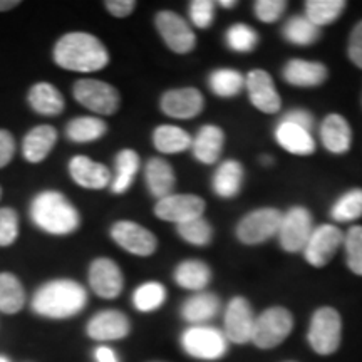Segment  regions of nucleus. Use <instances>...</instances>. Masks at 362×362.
<instances>
[{
  "instance_id": "obj_1",
  "label": "nucleus",
  "mask_w": 362,
  "mask_h": 362,
  "mask_svg": "<svg viewBox=\"0 0 362 362\" xmlns=\"http://www.w3.org/2000/svg\"><path fill=\"white\" fill-rule=\"evenodd\" d=\"M110 51L98 35L86 30L62 34L52 47V61L64 71L93 74L110 66Z\"/></svg>"
},
{
  "instance_id": "obj_2",
  "label": "nucleus",
  "mask_w": 362,
  "mask_h": 362,
  "mask_svg": "<svg viewBox=\"0 0 362 362\" xmlns=\"http://www.w3.org/2000/svg\"><path fill=\"white\" fill-rule=\"evenodd\" d=\"M35 228L52 237H69L81 228V214L69 198L57 189L35 193L29 206Z\"/></svg>"
},
{
  "instance_id": "obj_3",
  "label": "nucleus",
  "mask_w": 362,
  "mask_h": 362,
  "mask_svg": "<svg viewBox=\"0 0 362 362\" xmlns=\"http://www.w3.org/2000/svg\"><path fill=\"white\" fill-rule=\"evenodd\" d=\"M34 314L45 319H71L88 305V291L72 279H52L34 292Z\"/></svg>"
},
{
  "instance_id": "obj_4",
  "label": "nucleus",
  "mask_w": 362,
  "mask_h": 362,
  "mask_svg": "<svg viewBox=\"0 0 362 362\" xmlns=\"http://www.w3.org/2000/svg\"><path fill=\"white\" fill-rule=\"evenodd\" d=\"M72 96L81 106L98 117L112 116L121 107V94L106 81L83 78L72 84Z\"/></svg>"
},
{
  "instance_id": "obj_5",
  "label": "nucleus",
  "mask_w": 362,
  "mask_h": 362,
  "mask_svg": "<svg viewBox=\"0 0 362 362\" xmlns=\"http://www.w3.org/2000/svg\"><path fill=\"white\" fill-rule=\"evenodd\" d=\"M307 339L317 354H334L341 346L342 339V320L339 312L332 307H320L319 310H315Z\"/></svg>"
},
{
  "instance_id": "obj_6",
  "label": "nucleus",
  "mask_w": 362,
  "mask_h": 362,
  "mask_svg": "<svg viewBox=\"0 0 362 362\" xmlns=\"http://www.w3.org/2000/svg\"><path fill=\"white\" fill-rule=\"evenodd\" d=\"M223 332L206 325H193L181 334V347L188 356L202 361L221 359L228 351Z\"/></svg>"
},
{
  "instance_id": "obj_7",
  "label": "nucleus",
  "mask_w": 362,
  "mask_h": 362,
  "mask_svg": "<svg viewBox=\"0 0 362 362\" xmlns=\"http://www.w3.org/2000/svg\"><path fill=\"white\" fill-rule=\"evenodd\" d=\"M293 317L284 307H270L255 319L252 342L260 349H274L291 336Z\"/></svg>"
},
{
  "instance_id": "obj_8",
  "label": "nucleus",
  "mask_w": 362,
  "mask_h": 362,
  "mask_svg": "<svg viewBox=\"0 0 362 362\" xmlns=\"http://www.w3.org/2000/svg\"><path fill=\"white\" fill-rule=\"evenodd\" d=\"M282 216L277 208H259L238 221L237 238L245 245L264 243L279 233Z\"/></svg>"
},
{
  "instance_id": "obj_9",
  "label": "nucleus",
  "mask_w": 362,
  "mask_h": 362,
  "mask_svg": "<svg viewBox=\"0 0 362 362\" xmlns=\"http://www.w3.org/2000/svg\"><path fill=\"white\" fill-rule=\"evenodd\" d=\"M112 242L136 257H149L156 252L158 238L146 226L133 220H117L111 225Z\"/></svg>"
},
{
  "instance_id": "obj_10",
  "label": "nucleus",
  "mask_w": 362,
  "mask_h": 362,
  "mask_svg": "<svg viewBox=\"0 0 362 362\" xmlns=\"http://www.w3.org/2000/svg\"><path fill=\"white\" fill-rule=\"evenodd\" d=\"M206 203L193 193H171L161 198L155 205V215L163 221L181 225L187 221L202 218Z\"/></svg>"
},
{
  "instance_id": "obj_11",
  "label": "nucleus",
  "mask_w": 362,
  "mask_h": 362,
  "mask_svg": "<svg viewBox=\"0 0 362 362\" xmlns=\"http://www.w3.org/2000/svg\"><path fill=\"white\" fill-rule=\"evenodd\" d=\"M155 25L158 34L168 45L170 51L175 54H188L197 45V35H194L192 25L180 13L173 11L158 12L155 16Z\"/></svg>"
},
{
  "instance_id": "obj_12",
  "label": "nucleus",
  "mask_w": 362,
  "mask_h": 362,
  "mask_svg": "<svg viewBox=\"0 0 362 362\" xmlns=\"http://www.w3.org/2000/svg\"><path fill=\"white\" fill-rule=\"evenodd\" d=\"M312 228V215L304 206H293L282 216L279 228V242L285 252H304L309 242Z\"/></svg>"
},
{
  "instance_id": "obj_13",
  "label": "nucleus",
  "mask_w": 362,
  "mask_h": 362,
  "mask_svg": "<svg viewBox=\"0 0 362 362\" xmlns=\"http://www.w3.org/2000/svg\"><path fill=\"white\" fill-rule=\"evenodd\" d=\"M88 280L90 291L101 298L119 297L124 288V275L119 265L110 257H98L89 264Z\"/></svg>"
},
{
  "instance_id": "obj_14",
  "label": "nucleus",
  "mask_w": 362,
  "mask_h": 362,
  "mask_svg": "<svg viewBox=\"0 0 362 362\" xmlns=\"http://www.w3.org/2000/svg\"><path fill=\"white\" fill-rule=\"evenodd\" d=\"M344 243V233L336 225H320L312 232L309 242L304 248V255L310 265L322 269L332 260Z\"/></svg>"
},
{
  "instance_id": "obj_15",
  "label": "nucleus",
  "mask_w": 362,
  "mask_h": 362,
  "mask_svg": "<svg viewBox=\"0 0 362 362\" xmlns=\"http://www.w3.org/2000/svg\"><path fill=\"white\" fill-rule=\"evenodd\" d=\"M255 319L247 298L233 297L225 310V337L233 344L252 342Z\"/></svg>"
},
{
  "instance_id": "obj_16",
  "label": "nucleus",
  "mask_w": 362,
  "mask_h": 362,
  "mask_svg": "<svg viewBox=\"0 0 362 362\" xmlns=\"http://www.w3.org/2000/svg\"><path fill=\"white\" fill-rule=\"evenodd\" d=\"M205 107V98L197 88L170 89L160 99V110L175 119H193Z\"/></svg>"
},
{
  "instance_id": "obj_17",
  "label": "nucleus",
  "mask_w": 362,
  "mask_h": 362,
  "mask_svg": "<svg viewBox=\"0 0 362 362\" xmlns=\"http://www.w3.org/2000/svg\"><path fill=\"white\" fill-rule=\"evenodd\" d=\"M86 332L93 341L98 342L121 341L129 336L131 322L124 312L107 309L90 317L86 325Z\"/></svg>"
},
{
  "instance_id": "obj_18",
  "label": "nucleus",
  "mask_w": 362,
  "mask_h": 362,
  "mask_svg": "<svg viewBox=\"0 0 362 362\" xmlns=\"http://www.w3.org/2000/svg\"><path fill=\"white\" fill-rule=\"evenodd\" d=\"M71 180L84 189H104L110 188L112 173L103 163L90 160L89 156L76 155L67 165Z\"/></svg>"
},
{
  "instance_id": "obj_19",
  "label": "nucleus",
  "mask_w": 362,
  "mask_h": 362,
  "mask_svg": "<svg viewBox=\"0 0 362 362\" xmlns=\"http://www.w3.org/2000/svg\"><path fill=\"white\" fill-rule=\"evenodd\" d=\"M245 88L248 90L250 103L257 110L267 115H274L280 110V96L275 89L274 79L270 78L269 72L262 69H253L247 74Z\"/></svg>"
},
{
  "instance_id": "obj_20",
  "label": "nucleus",
  "mask_w": 362,
  "mask_h": 362,
  "mask_svg": "<svg viewBox=\"0 0 362 362\" xmlns=\"http://www.w3.org/2000/svg\"><path fill=\"white\" fill-rule=\"evenodd\" d=\"M59 139L57 129L51 124H37L22 139V156L30 165H39L52 153Z\"/></svg>"
},
{
  "instance_id": "obj_21",
  "label": "nucleus",
  "mask_w": 362,
  "mask_h": 362,
  "mask_svg": "<svg viewBox=\"0 0 362 362\" xmlns=\"http://www.w3.org/2000/svg\"><path fill=\"white\" fill-rule=\"evenodd\" d=\"M27 104L35 115L45 117L61 116L66 110V99L61 90L57 89V86L45 81L30 86L27 93Z\"/></svg>"
},
{
  "instance_id": "obj_22",
  "label": "nucleus",
  "mask_w": 362,
  "mask_h": 362,
  "mask_svg": "<svg viewBox=\"0 0 362 362\" xmlns=\"http://www.w3.org/2000/svg\"><path fill=\"white\" fill-rule=\"evenodd\" d=\"M284 79L296 88H317L327 79V67L305 59H291L284 66Z\"/></svg>"
},
{
  "instance_id": "obj_23",
  "label": "nucleus",
  "mask_w": 362,
  "mask_h": 362,
  "mask_svg": "<svg viewBox=\"0 0 362 362\" xmlns=\"http://www.w3.org/2000/svg\"><path fill=\"white\" fill-rule=\"evenodd\" d=\"M225 144V133L220 126L205 124L198 129L192 141V151L194 160L203 165H215L220 160Z\"/></svg>"
},
{
  "instance_id": "obj_24",
  "label": "nucleus",
  "mask_w": 362,
  "mask_h": 362,
  "mask_svg": "<svg viewBox=\"0 0 362 362\" xmlns=\"http://www.w3.org/2000/svg\"><path fill=\"white\" fill-rule=\"evenodd\" d=\"M320 139H322L324 148L334 155H344L351 149L352 144V131L346 117L341 115L325 116L320 126Z\"/></svg>"
},
{
  "instance_id": "obj_25",
  "label": "nucleus",
  "mask_w": 362,
  "mask_h": 362,
  "mask_svg": "<svg viewBox=\"0 0 362 362\" xmlns=\"http://www.w3.org/2000/svg\"><path fill=\"white\" fill-rule=\"evenodd\" d=\"M144 181L151 197L156 200L173 193L176 185V175L173 166L163 158H151L144 166Z\"/></svg>"
},
{
  "instance_id": "obj_26",
  "label": "nucleus",
  "mask_w": 362,
  "mask_h": 362,
  "mask_svg": "<svg viewBox=\"0 0 362 362\" xmlns=\"http://www.w3.org/2000/svg\"><path fill=\"white\" fill-rule=\"evenodd\" d=\"M141 168V160L134 149L124 148L116 153L115 158V173H112L110 192L112 194H124L133 187L136 175Z\"/></svg>"
},
{
  "instance_id": "obj_27",
  "label": "nucleus",
  "mask_w": 362,
  "mask_h": 362,
  "mask_svg": "<svg viewBox=\"0 0 362 362\" xmlns=\"http://www.w3.org/2000/svg\"><path fill=\"white\" fill-rule=\"evenodd\" d=\"M275 139L285 151L292 155L305 156L315 151V141L310 131L292 123H285V121H280L279 128L275 129Z\"/></svg>"
},
{
  "instance_id": "obj_28",
  "label": "nucleus",
  "mask_w": 362,
  "mask_h": 362,
  "mask_svg": "<svg viewBox=\"0 0 362 362\" xmlns=\"http://www.w3.org/2000/svg\"><path fill=\"white\" fill-rule=\"evenodd\" d=\"M64 134L71 143L76 144L96 143L107 134V124L103 117L79 116L66 124Z\"/></svg>"
},
{
  "instance_id": "obj_29",
  "label": "nucleus",
  "mask_w": 362,
  "mask_h": 362,
  "mask_svg": "<svg viewBox=\"0 0 362 362\" xmlns=\"http://www.w3.org/2000/svg\"><path fill=\"white\" fill-rule=\"evenodd\" d=\"M220 310V298L211 292H198L181 305V317L189 324L200 325L214 319Z\"/></svg>"
},
{
  "instance_id": "obj_30",
  "label": "nucleus",
  "mask_w": 362,
  "mask_h": 362,
  "mask_svg": "<svg viewBox=\"0 0 362 362\" xmlns=\"http://www.w3.org/2000/svg\"><path fill=\"white\" fill-rule=\"evenodd\" d=\"M173 277L181 288L203 292L211 280V269L203 260H183L175 269Z\"/></svg>"
},
{
  "instance_id": "obj_31",
  "label": "nucleus",
  "mask_w": 362,
  "mask_h": 362,
  "mask_svg": "<svg viewBox=\"0 0 362 362\" xmlns=\"http://www.w3.org/2000/svg\"><path fill=\"white\" fill-rule=\"evenodd\" d=\"M243 185V166L237 160H226L215 171L211 188L220 198L237 197Z\"/></svg>"
},
{
  "instance_id": "obj_32",
  "label": "nucleus",
  "mask_w": 362,
  "mask_h": 362,
  "mask_svg": "<svg viewBox=\"0 0 362 362\" xmlns=\"http://www.w3.org/2000/svg\"><path fill=\"white\" fill-rule=\"evenodd\" d=\"M193 138L183 128L173 124H161L153 131V144L161 155H178L192 148Z\"/></svg>"
},
{
  "instance_id": "obj_33",
  "label": "nucleus",
  "mask_w": 362,
  "mask_h": 362,
  "mask_svg": "<svg viewBox=\"0 0 362 362\" xmlns=\"http://www.w3.org/2000/svg\"><path fill=\"white\" fill-rule=\"evenodd\" d=\"M25 305L24 285L12 272H0V312L17 314Z\"/></svg>"
},
{
  "instance_id": "obj_34",
  "label": "nucleus",
  "mask_w": 362,
  "mask_h": 362,
  "mask_svg": "<svg viewBox=\"0 0 362 362\" xmlns=\"http://www.w3.org/2000/svg\"><path fill=\"white\" fill-rule=\"evenodd\" d=\"M282 34L293 45H312L320 39V27L312 24L305 16H296L285 22Z\"/></svg>"
},
{
  "instance_id": "obj_35",
  "label": "nucleus",
  "mask_w": 362,
  "mask_h": 362,
  "mask_svg": "<svg viewBox=\"0 0 362 362\" xmlns=\"http://www.w3.org/2000/svg\"><path fill=\"white\" fill-rule=\"evenodd\" d=\"M211 93L218 98H233L245 88V78L235 69H216L208 78Z\"/></svg>"
},
{
  "instance_id": "obj_36",
  "label": "nucleus",
  "mask_w": 362,
  "mask_h": 362,
  "mask_svg": "<svg viewBox=\"0 0 362 362\" xmlns=\"http://www.w3.org/2000/svg\"><path fill=\"white\" fill-rule=\"evenodd\" d=\"M346 8L344 0H309L305 4V17L317 27L332 24Z\"/></svg>"
},
{
  "instance_id": "obj_37",
  "label": "nucleus",
  "mask_w": 362,
  "mask_h": 362,
  "mask_svg": "<svg viewBox=\"0 0 362 362\" xmlns=\"http://www.w3.org/2000/svg\"><path fill=\"white\" fill-rule=\"evenodd\" d=\"M166 300V288L160 282L141 284L133 293V304L139 312L158 310Z\"/></svg>"
},
{
  "instance_id": "obj_38",
  "label": "nucleus",
  "mask_w": 362,
  "mask_h": 362,
  "mask_svg": "<svg viewBox=\"0 0 362 362\" xmlns=\"http://www.w3.org/2000/svg\"><path fill=\"white\" fill-rule=\"evenodd\" d=\"M330 216L336 221L349 223V221L359 220L362 216V189L356 188L344 193L339 200L334 203Z\"/></svg>"
},
{
  "instance_id": "obj_39",
  "label": "nucleus",
  "mask_w": 362,
  "mask_h": 362,
  "mask_svg": "<svg viewBox=\"0 0 362 362\" xmlns=\"http://www.w3.org/2000/svg\"><path fill=\"white\" fill-rule=\"evenodd\" d=\"M176 232L181 237V240L194 247H206L211 243L214 238V228H211L210 221L202 218L187 221V223L176 225Z\"/></svg>"
},
{
  "instance_id": "obj_40",
  "label": "nucleus",
  "mask_w": 362,
  "mask_h": 362,
  "mask_svg": "<svg viewBox=\"0 0 362 362\" xmlns=\"http://www.w3.org/2000/svg\"><path fill=\"white\" fill-rule=\"evenodd\" d=\"M225 40L235 52H250L259 44V34L247 24H233L226 30Z\"/></svg>"
},
{
  "instance_id": "obj_41",
  "label": "nucleus",
  "mask_w": 362,
  "mask_h": 362,
  "mask_svg": "<svg viewBox=\"0 0 362 362\" xmlns=\"http://www.w3.org/2000/svg\"><path fill=\"white\" fill-rule=\"evenodd\" d=\"M344 247H346L347 267L356 275L362 277V226H351L349 232L344 235Z\"/></svg>"
},
{
  "instance_id": "obj_42",
  "label": "nucleus",
  "mask_w": 362,
  "mask_h": 362,
  "mask_svg": "<svg viewBox=\"0 0 362 362\" xmlns=\"http://www.w3.org/2000/svg\"><path fill=\"white\" fill-rule=\"evenodd\" d=\"M21 233L19 214L11 206L0 208V248L12 247Z\"/></svg>"
},
{
  "instance_id": "obj_43",
  "label": "nucleus",
  "mask_w": 362,
  "mask_h": 362,
  "mask_svg": "<svg viewBox=\"0 0 362 362\" xmlns=\"http://www.w3.org/2000/svg\"><path fill=\"white\" fill-rule=\"evenodd\" d=\"M189 21L198 29H208L215 19V2L211 0H193L189 2Z\"/></svg>"
},
{
  "instance_id": "obj_44",
  "label": "nucleus",
  "mask_w": 362,
  "mask_h": 362,
  "mask_svg": "<svg viewBox=\"0 0 362 362\" xmlns=\"http://www.w3.org/2000/svg\"><path fill=\"white\" fill-rule=\"evenodd\" d=\"M285 7H287L285 0H259L253 6V11H255L257 19L272 24V22H277L284 16Z\"/></svg>"
},
{
  "instance_id": "obj_45",
  "label": "nucleus",
  "mask_w": 362,
  "mask_h": 362,
  "mask_svg": "<svg viewBox=\"0 0 362 362\" xmlns=\"http://www.w3.org/2000/svg\"><path fill=\"white\" fill-rule=\"evenodd\" d=\"M16 138L11 131L6 128H0V170L8 166L16 156Z\"/></svg>"
},
{
  "instance_id": "obj_46",
  "label": "nucleus",
  "mask_w": 362,
  "mask_h": 362,
  "mask_svg": "<svg viewBox=\"0 0 362 362\" xmlns=\"http://www.w3.org/2000/svg\"><path fill=\"white\" fill-rule=\"evenodd\" d=\"M347 54L354 64L362 69V21L354 27L349 39V47H347Z\"/></svg>"
},
{
  "instance_id": "obj_47",
  "label": "nucleus",
  "mask_w": 362,
  "mask_h": 362,
  "mask_svg": "<svg viewBox=\"0 0 362 362\" xmlns=\"http://www.w3.org/2000/svg\"><path fill=\"white\" fill-rule=\"evenodd\" d=\"M104 7L112 17L124 19V17H129L134 12L136 2L134 0H107V2H104Z\"/></svg>"
},
{
  "instance_id": "obj_48",
  "label": "nucleus",
  "mask_w": 362,
  "mask_h": 362,
  "mask_svg": "<svg viewBox=\"0 0 362 362\" xmlns=\"http://www.w3.org/2000/svg\"><path fill=\"white\" fill-rule=\"evenodd\" d=\"M285 123H292L296 126H300V128H304L307 131H310L314 128V116L310 115L309 111L305 110H291L287 112V115L284 116Z\"/></svg>"
},
{
  "instance_id": "obj_49",
  "label": "nucleus",
  "mask_w": 362,
  "mask_h": 362,
  "mask_svg": "<svg viewBox=\"0 0 362 362\" xmlns=\"http://www.w3.org/2000/svg\"><path fill=\"white\" fill-rule=\"evenodd\" d=\"M94 359H96V362H119L117 361L116 352L107 346L96 347V351H94Z\"/></svg>"
},
{
  "instance_id": "obj_50",
  "label": "nucleus",
  "mask_w": 362,
  "mask_h": 362,
  "mask_svg": "<svg viewBox=\"0 0 362 362\" xmlns=\"http://www.w3.org/2000/svg\"><path fill=\"white\" fill-rule=\"evenodd\" d=\"M21 6L19 0H0V12H7Z\"/></svg>"
},
{
  "instance_id": "obj_51",
  "label": "nucleus",
  "mask_w": 362,
  "mask_h": 362,
  "mask_svg": "<svg viewBox=\"0 0 362 362\" xmlns=\"http://www.w3.org/2000/svg\"><path fill=\"white\" fill-rule=\"evenodd\" d=\"M218 6H221L223 8H233L237 6V2H235V0H220Z\"/></svg>"
},
{
  "instance_id": "obj_52",
  "label": "nucleus",
  "mask_w": 362,
  "mask_h": 362,
  "mask_svg": "<svg viewBox=\"0 0 362 362\" xmlns=\"http://www.w3.org/2000/svg\"><path fill=\"white\" fill-rule=\"evenodd\" d=\"M262 163H264V165L267 166V165H272V163H274V160H272L270 156H264V158H262Z\"/></svg>"
},
{
  "instance_id": "obj_53",
  "label": "nucleus",
  "mask_w": 362,
  "mask_h": 362,
  "mask_svg": "<svg viewBox=\"0 0 362 362\" xmlns=\"http://www.w3.org/2000/svg\"><path fill=\"white\" fill-rule=\"evenodd\" d=\"M0 362H11L7 359V357H4V356H0Z\"/></svg>"
},
{
  "instance_id": "obj_54",
  "label": "nucleus",
  "mask_w": 362,
  "mask_h": 362,
  "mask_svg": "<svg viewBox=\"0 0 362 362\" xmlns=\"http://www.w3.org/2000/svg\"><path fill=\"white\" fill-rule=\"evenodd\" d=\"M0 200H2V187H0Z\"/></svg>"
},
{
  "instance_id": "obj_55",
  "label": "nucleus",
  "mask_w": 362,
  "mask_h": 362,
  "mask_svg": "<svg viewBox=\"0 0 362 362\" xmlns=\"http://www.w3.org/2000/svg\"><path fill=\"white\" fill-rule=\"evenodd\" d=\"M153 362H160V361H153Z\"/></svg>"
}]
</instances>
